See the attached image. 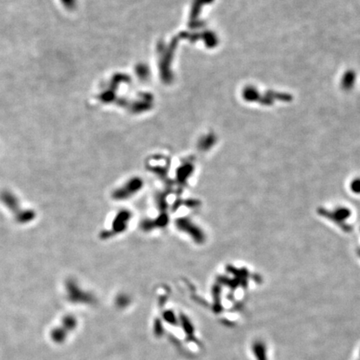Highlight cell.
I'll return each mask as SVG.
<instances>
[{"instance_id": "6da1fadb", "label": "cell", "mask_w": 360, "mask_h": 360, "mask_svg": "<svg viewBox=\"0 0 360 360\" xmlns=\"http://www.w3.org/2000/svg\"><path fill=\"white\" fill-rule=\"evenodd\" d=\"M356 83V74L353 70H348L343 74L340 82V86L344 91L353 90Z\"/></svg>"}, {"instance_id": "7a4b0ae2", "label": "cell", "mask_w": 360, "mask_h": 360, "mask_svg": "<svg viewBox=\"0 0 360 360\" xmlns=\"http://www.w3.org/2000/svg\"><path fill=\"white\" fill-rule=\"evenodd\" d=\"M252 349H253V354H254L257 360H267L266 346L263 342L261 341L254 342L252 346Z\"/></svg>"}, {"instance_id": "3957f363", "label": "cell", "mask_w": 360, "mask_h": 360, "mask_svg": "<svg viewBox=\"0 0 360 360\" xmlns=\"http://www.w3.org/2000/svg\"><path fill=\"white\" fill-rule=\"evenodd\" d=\"M243 96L247 102H257L260 100V93L256 88L253 86H247L244 90Z\"/></svg>"}, {"instance_id": "277c9868", "label": "cell", "mask_w": 360, "mask_h": 360, "mask_svg": "<svg viewBox=\"0 0 360 360\" xmlns=\"http://www.w3.org/2000/svg\"><path fill=\"white\" fill-rule=\"evenodd\" d=\"M359 356H360V353H359Z\"/></svg>"}]
</instances>
